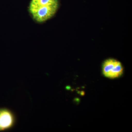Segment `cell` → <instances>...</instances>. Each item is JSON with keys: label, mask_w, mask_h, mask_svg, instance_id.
I'll list each match as a JSON object with an SVG mask.
<instances>
[{"label": "cell", "mask_w": 132, "mask_h": 132, "mask_svg": "<svg viewBox=\"0 0 132 132\" xmlns=\"http://www.w3.org/2000/svg\"><path fill=\"white\" fill-rule=\"evenodd\" d=\"M14 118L12 113L6 109H0V131L12 127Z\"/></svg>", "instance_id": "obj_3"}, {"label": "cell", "mask_w": 132, "mask_h": 132, "mask_svg": "<svg viewBox=\"0 0 132 132\" xmlns=\"http://www.w3.org/2000/svg\"><path fill=\"white\" fill-rule=\"evenodd\" d=\"M75 101L76 102H79L80 101V99H79V98H76L75 99Z\"/></svg>", "instance_id": "obj_4"}, {"label": "cell", "mask_w": 132, "mask_h": 132, "mask_svg": "<svg viewBox=\"0 0 132 132\" xmlns=\"http://www.w3.org/2000/svg\"><path fill=\"white\" fill-rule=\"evenodd\" d=\"M58 7V0H32L29 10L34 20L41 23L53 16Z\"/></svg>", "instance_id": "obj_1"}, {"label": "cell", "mask_w": 132, "mask_h": 132, "mask_svg": "<svg viewBox=\"0 0 132 132\" xmlns=\"http://www.w3.org/2000/svg\"><path fill=\"white\" fill-rule=\"evenodd\" d=\"M66 88H67V90H70L71 87L69 86H67V87H66Z\"/></svg>", "instance_id": "obj_6"}, {"label": "cell", "mask_w": 132, "mask_h": 132, "mask_svg": "<svg viewBox=\"0 0 132 132\" xmlns=\"http://www.w3.org/2000/svg\"><path fill=\"white\" fill-rule=\"evenodd\" d=\"M80 94L82 96L84 95H85V92H83V91H81V92H80Z\"/></svg>", "instance_id": "obj_5"}, {"label": "cell", "mask_w": 132, "mask_h": 132, "mask_svg": "<svg viewBox=\"0 0 132 132\" xmlns=\"http://www.w3.org/2000/svg\"><path fill=\"white\" fill-rule=\"evenodd\" d=\"M123 67L121 63L115 59L106 60L102 65V72L105 77L114 79L120 77L123 73Z\"/></svg>", "instance_id": "obj_2"}]
</instances>
